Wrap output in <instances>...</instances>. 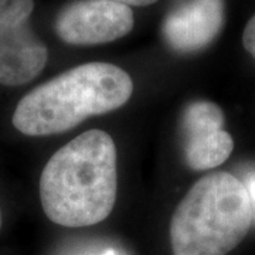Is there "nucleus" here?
Returning a JSON list of instances; mask_svg holds the SVG:
<instances>
[{"mask_svg": "<svg viewBox=\"0 0 255 255\" xmlns=\"http://www.w3.org/2000/svg\"><path fill=\"white\" fill-rule=\"evenodd\" d=\"M224 127V114L217 104L196 101L183 117L184 156L193 170H210L227 160L234 140Z\"/></svg>", "mask_w": 255, "mask_h": 255, "instance_id": "obj_6", "label": "nucleus"}, {"mask_svg": "<svg viewBox=\"0 0 255 255\" xmlns=\"http://www.w3.org/2000/svg\"><path fill=\"white\" fill-rule=\"evenodd\" d=\"M244 187H246L247 194L250 197V203H251V209H253V217L255 220V170H251L246 174L244 180H241Z\"/></svg>", "mask_w": 255, "mask_h": 255, "instance_id": "obj_9", "label": "nucleus"}, {"mask_svg": "<svg viewBox=\"0 0 255 255\" xmlns=\"http://www.w3.org/2000/svg\"><path fill=\"white\" fill-rule=\"evenodd\" d=\"M34 0H0V84L33 81L48 60L46 44L30 28Z\"/></svg>", "mask_w": 255, "mask_h": 255, "instance_id": "obj_4", "label": "nucleus"}, {"mask_svg": "<svg viewBox=\"0 0 255 255\" xmlns=\"http://www.w3.org/2000/svg\"><path fill=\"white\" fill-rule=\"evenodd\" d=\"M133 82L114 64L88 63L38 85L20 101L13 125L27 136L70 130L84 119L124 107Z\"/></svg>", "mask_w": 255, "mask_h": 255, "instance_id": "obj_2", "label": "nucleus"}, {"mask_svg": "<svg viewBox=\"0 0 255 255\" xmlns=\"http://www.w3.org/2000/svg\"><path fill=\"white\" fill-rule=\"evenodd\" d=\"M133 28L129 6L112 0H77L57 16L58 37L73 46H97L122 38Z\"/></svg>", "mask_w": 255, "mask_h": 255, "instance_id": "obj_5", "label": "nucleus"}, {"mask_svg": "<svg viewBox=\"0 0 255 255\" xmlns=\"http://www.w3.org/2000/svg\"><path fill=\"white\" fill-rule=\"evenodd\" d=\"M224 24V0H189L170 11L163 21V37L177 53L207 47Z\"/></svg>", "mask_w": 255, "mask_h": 255, "instance_id": "obj_7", "label": "nucleus"}, {"mask_svg": "<svg viewBox=\"0 0 255 255\" xmlns=\"http://www.w3.org/2000/svg\"><path fill=\"white\" fill-rule=\"evenodd\" d=\"M101 255H118V254H117V251H114V250H107V251H104Z\"/></svg>", "mask_w": 255, "mask_h": 255, "instance_id": "obj_11", "label": "nucleus"}, {"mask_svg": "<svg viewBox=\"0 0 255 255\" xmlns=\"http://www.w3.org/2000/svg\"><path fill=\"white\" fill-rule=\"evenodd\" d=\"M243 43L247 51L255 58V16H253L247 23L243 34Z\"/></svg>", "mask_w": 255, "mask_h": 255, "instance_id": "obj_8", "label": "nucleus"}, {"mask_svg": "<svg viewBox=\"0 0 255 255\" xmlns=\"http://www.w3.org/2000/svg\"><path fill=\"white\" fill-rule=\"evenodd\" d=\"M254 221L243 182L227 172L206 174L179 203L170 223L173 255H227Z\"/></svg>", "mask_w": 255, "mask_h": 255, "instance_id": "obj_3", "label": "nucleus"}, {"mask_svg": "<svg viewBox=\"0 0 255 255\" xmlns=\"http://www.w3.org/2000/svg\"><path fill=\"white\" fill-rule=\"evenodd\" d=\"M1 209H0V228H1Z\"/></svg>", "mask_w": 255, "mask_h": 255, "instance_id": "obj_12", "label": "nucleus"}, {"mask_svg": "<svg viewBox=\"0 0 255 255\" xmlns=\"http://www.w3.org/2000/svg\"><path fill=\"white\" fill-rule=\"evenodd\" d=\"M112 1H117L121 4H125V6H149V4H153L157 0H112Z\"/></svg>", "mask_w": 255, "mask_h": 255, "instance_id": "obj_10", "label": "nucleus"}, {"mask_svg": "<svg viewBox=\"0 0 255 255\" xmlns=\"http://www.w3.org/2000/svg\"><path fill=\"white\" fill-rule=\"evenodd\" d=\"M117 190V147L100 129L58 149L40 177L43 210L63 227H88L107 219L115 206Z\"/></svg>", "mask_w": 255, "mask_h": 255, "instance_id": "obj_1", "label": "nucleus"}]
</instances>
